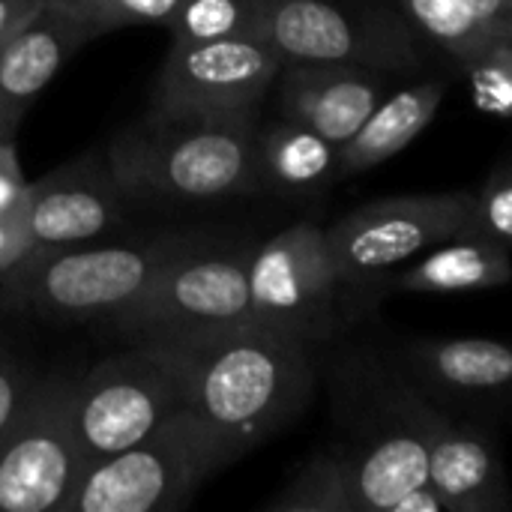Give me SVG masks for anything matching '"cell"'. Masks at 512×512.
<instances>
[{
	"label": "cell",
	"mask_w": 512,
	"mask_h": 512,
	"mask_svg": "<svg viewBox=\"0 0 512 512\" xmlns=\"http://www.w3.org/2000/svg\"><path fill=\"white\" fill-rule=\"evenodd\" d=\"M165 345L180 360L183 405L228 465L291 426L315 393V345L270 327L240 324Z\"/></svg>",
	"instance_id": "cell-1"
},
{
	"label": "cell",
	"mask_w": 512,
	"mask_h": 512,
	"mask_svg": "<svg viewBox=\"0 0 512 512\" xmlns=\"http://www.w3.org/2000/svg\"><path fill=\"white\" fill-rule=\"evenodd\" d=\"M255 126L144 114L105 144V159L129 201L213 204L258 195Z\"/></svg>",
	"instance_id": "cell-2"
},
{
	"label": "cell",
	"mask_w": 512,
	"mask_h": 512,
	"mask_svg": "<svg viewBox=\"0 0 512 512\" xmlns=\"http://www.w3.org/2000/svg\"><path fill=\"white\" fill-rule=\"evenodd\" d=\"M159 237L141 246H57L24 252L0 273V306L45 324L117 321L186 246Z\"/></svg>",
	"instance_id": "cell-3"
},
{
	"label": "cell",
	"mask_w": 512,
	"mask_h": 512,
	"mask_svg": "<svg viewBox=\"0 0 512 512\" xmlns=\"http://www.w3.org/2000/svg\"><path fill=\"white\" fill-rule=\"evenodd\" d=\"M261 39L282 63H351L384 75L426 66V39L387 0H264Z\"/></svg>",
	"instance_id": "cell-4"
},
{
	"label": "cell",
	"mask_w": 512,
	"mask_h": 512,
	"mask_svg": "<svg viewBox=\"0 0 512 512\" xmlns=\"http://www.w3.org/2000/svg\"><path fill=\"white\" fill-rule=\"evenodd\" d=\"M228 462L183 405L150 435L90 465L63 512H177Z\"/></svg>",
	"instance_id": "cell-5"
},
{
	"label": "cell",
	"mask_w": 512,
	"mask_h": 512,
	"mask_svg": "<svg viewBox=\"0 0 512 512\" xmlns=\"http://www.w3.org/2000/svg\"><path fill=\"white\" fill-rule=\"evenodd\" d=\"M183 408L180 360L165 342L135 339L72 387V426L84 471L150 435Z\"/></svg>",
	"instance_id": "cell-6"
},
{
	"label": "cell",
	"mask_w": 512,
	"mask_h": 512,
	"mask_svg": "<svg viewBox=\"0 0 512 512\" xmlns=\"http://www.w3.org/2000/svg\"><path fill=\"white\" fill-rule=\"evenodd\" d=\"M246 252L237 246H201L189 240L114 321L132 339L180 342L249 321Z\"/></svg>",
	"instance_id": "cell-7"
},
{
	"label": "cell",
	"mask_w": 512,
	"mask_h": 512,
	"mask_svg": "<svg viewBox=\"0 0 512 512\" xmlns=\"http://www.w3.org/2000/svg\"><path fill=\"white\" fill-rule=\"evenodd\" d=\"M279 66V54L261 36L168 45L147 117L258 120Z\"/></svg>",
	"instance_id": "cell-8"
},
{
	"label": "cell",
	"mask_w": 512,
	"mask_h": 512,
	"mask_svg": "<svg viewBox=\"0 0 512 512\" xmlns=\"http://www.w3.org/2000/svg\"><path fill=\"white\" fill-rule=\"evenodd\" d=\"M69 375H36L0 438V512H63L84 462L72 426Z\"/></svg>",
	"instance_id": "cell-9"
},
{
	"label": "cell",
	"mask_w": 512,
	"mask_h": 512,
	"mask_svg": "<svg viewBox=\"0 0 512 512\" xmlns=\"http://www.w3.org/2000/svg\"><path fill=\"white\" fill-rule=\"evenodd\" d=\"M339 288L324 228L315 222H294L246 252L249 321L258 327L321 345L336 330Z\"/></svg>",
	"instance_id": "cell-10"
},
{
	"label": "cell",
	"mask_w": 512,
	"mask_h": 512,
	"mask_svg": "<svg viewBox=\"0 0 512 512\" xmlns=\"http://www.w3.org/2000/svg\"><path fill=\"white\" fill-rule=\"evenodd\" d=\"M471 192L375 198L324 228V243L342 285H363L420 252L453 240Z\"/></svg>",
	"instance_id": "cell-11"
},
{
	"label": "cell",
	"mask_w": 512,
	"mask_h": 512,
	"mask_svg": "<svg viewBox=\"0 0 512 512\" xmlns=\"http://www.w3.org/2000/svg\"><path fill=\"white\" fill-rule=\"evenodd\" d=\"M126 201L129 198L111 174L105 150L81 153L27 183L24 252L90 243L117 225Z\"/></svg>",
	"instance_id": "cell-12"
},
{
	"label": "cell",
	"mask_w": 512,
	"mask_h": 512,
	"mask_svg": "<svg viewBox=\"0 0 512 512\" xmlns=\"http://www.w3.org/2000/svg\"><path fill=\"white\" fill-rule=\"evenodd\" d=\"M387 420L345 453L357 512H444L426 474V441L405 390L387 396Z\"/></svg>",
	"instance_id": "cell-13"
},
{
	"label": "cell",
	"mask_w": 512,
	"mask_h": 512,
	"mask_svg": "<svg viewBox=\"0 0 512 512\" xmlns=\"http://www.w3.org/2000/svg\"><path fill=\"white\" fill-rule=\"evenodd\" d=\"M408 411L426 441V474L444 512H507L510 492L495 444L474 426L456 423L414 390Z\"/></svg>",
	"instance_id": "cell-14"
},
{
	"label": "cell",
	"mask_w": 512,
	"mask_h": 512,
	"mask_svg": "<svg viewBox=\"0 0 512 512\" xmlns=\"http://www.w3.org/2000/svg\"><path fill=\"white\" fill-rule=\"evenodd\" d=\"M390 75L351 63H282L273 81L279 117L345 144L384 99Z\"/></svg>",
	"instance_id": "cell-15"
},
{
	"label": "cell",
	"mask_w": 512,
	"mask_h": 512,
	"mask_svg": "<svg viewBox=\"0 0 512 512\" xmlns=\"http://www.w3.org/2000/svg\"><path fill=\"white\" fill-rule=\"evenodd\" d=\"M93 42L90 30L75 18L51 6L42 9L15 30L0 48V141L15 144L18 129L42 90L57 78V72Z\"/></svg>",
	"instance_id": "cell-16"
},
{
	"label": "cell",
	"mask_w": 512,
	"mask_h": 512,
	"mask_svg": "<svg viewBox=\"0 0 512 512\" xmlns=\"http://www.w3.org/2000/svg\"><path fill=\"white\" fill-rule=\"evenodd\" d=\"M444 96L447 81L423 78L381 99L360 129L339 147V180L357 177L399 156L429 129L444 105Z\"/></svg>",
	"instance_id": "cell-17"
},
{
	"label": "cell",
	"mask_w": 512,
	"mask_h": 512,
	"mask_svg": "<svg viewBox=\"0 0 512 512\" xmlns=\"http://www.w3.org/2000/svg\"><path fill=\"white\" fill-rule=\"evenodd\" d=\"M255 165L261 192L318 195L339 180V144L297 120L276 117L255 126Z\"/></svg>",
	"instance_id": "cell-18"
},
{
	"label": "cell",
	"mask_w": 512,
	"mask_h": 512,
	"mask_svg": "<svg viewBox=\"0 0 512 512\" xmlns=\"http://www.w3.org/2000/svg\"><path fill=\"white\" fill-rule=\"evenodd\" d=\"M432 249L435 252L405 267L390 288L399 294H471L510 282V249L465 237L444 240Z\"/></svg>",
	"instance_id": "cell-19"
},
{
	"label": "cell",
	"mask_w": 512,
	"mask_h": 512,
	"mask_svg": "<svg viewBox=\"0 0 512 512\" xmlns=\"http://www.w3.org/2000/svg\"><path fill=\"white\" fill-rule=\"evenodd\" d=\"M408 354L417 375L453 393H501L512 378V351L498 339H423Z\"/></svg>",
	"instance_id": "cell-20"
},
{
	"label": "cell",
	"mask_w": 512,
	"mask_h": 512,
	"mask_svg": "<svg viewBox=\"0 0 512 512\" xmlns=\"http://www.w3.org/2000/svg\"><path fill=\"white\" fill-rule=\"evenodd\" d=\"M396 6L423 39L444 48L462 66L477 57L492 39L510 36L480 21L462 0H396Z\"/></svg>",
	"instance_id": "cell-21"
},
{
	"label": "cell",
	"mask_w": 512,
	"mask_h": 512,
	"mask_svg": "<svg viewBox=\"0 0 512 512\" xmlns=\"http://www.w3.org/2000/svg\"><path fill=\"white\" fill-rule=\"evenodd\" d=\"M267 512H357L345 453L327 450L303 462L282 492L264 504Z\"/></svg>",
	"instance_id": "cell-22"
},
{
	"label": "cell",
	"mask_w": 512,
	"mask_h": 512,
	"mask_svg": "<svg viewBox=\"0 0 512 512\" xmlns=\"http://www.w3.org/2000/svg\"><path fill=\"white\" fill-rule=\"evenodd\" d=\"M264 0H180L162 24L168 45H198L216 39L261 36Z\"/></svg>",
	"instance_id": "cell-23"
},
{
	"label": "cell",
	"mask_w": 512,
	"mask_h": 512,
	"mask_svg": "<svg viewBox=\"0 0 512 512\" xmlns=\"http://www.w3.org/2000/svg\"><path fill=\"white\" fill-rule=\"evenodd\" d=\"M465 240H483L501 249L512 246V174L510 165L501 162L492 168L477 192H471L465 219L456 231Z\"/></svg>",
	"instance_id": "cell-24"
},
{
	"label": "cell",
	"mask_w": 512,
	"mask_h": 512,
	"mask_svg": "<svg viewBox=\"0 0 512 512\" xmlns=\"http://www.w3.org/2000/svg\"><path fill=\"white\" fill-rule=\"evenodd\" d=\"M81 27L90 30L93 39L105 33H117L123 27L138 24H165L168 15L180 6V0H48Z\"/></svg>",
	"instance_id": "cell-25"
},
{
	"label": "cell",
	"mask_w": 512,
	"mask_h": 512,
	"mask_svg": "<svg viewBox=\"0 0 512 512\" xmlns=\"http://www.w3.org/2000/svg\"><path fill=\"white\" fill-rule=\"evenodd\" d=\"M477 108L492 117H510L512 108V33L492 39L477 57L465 63Z\"/></svg>",
	"instance_id": "cell-26"
},
{
	"label": "cell",
	"mask_w": 512,
	"mask_h": 512,
	"mask_svg": "<svg viewBox=\"0 0 512 512\" xmlns=\"http://www.w3.org/2000/svg\"><path fill=\"white\" fill-rule=\"evenodd\" d=\"M33 381H36V375L15 354L0 351V438L6 435L15 414L21 411Z\"/></svg>",
	"instance_id": "cell-27"
},
{
	"label": "cell",
	"mask_w": 512,
	"mask_h": 512,
	"mask_svg": "<svg viewBox=\"0 0 512 512\" xmlns=\"http://www.w3.org/2000/svg\"><path fill=\"white\" fill-rule=\"evenodd\" d=\"M24 192H27V180H24V171L18 165L15 144L0 141V210L21 207Z\"/></svg>",
	"instance_id": "cell-28"
},
{
	"label": "cell",
	"mask_w": 512,
	"mask_h": 512,
	"mask_svg": "<svg viewBox=\"0 0 512 512\" xmlns=\"http://www.w3.org/2000/svg\"><path fill=\"white\" fill-rule=\"evenodd\" d=\"M27 249L24 240V204L15 210H0V273L15 264Z\"/></svg>",
	"instance_id": "cell-29"
},
{
	"label": "cell",
	"mask_w": 512,
	"mask_h": 512,
	"mask_svg": "<svg viewBox=\"0 0 512 512\" xmlns=\"http://www.w3.org/2000/svg\"><path fill=\"white\" fill-rule=\"evenodd\" d=\"M42 3L45 0H0V48L15 30H21L42 9Z\"/></svg>",
	"instance_id": "cell-30"
},
{
	"label": "cell",
	"mask_w": 512,
	"mask_h": 512,
	"mask_svg": "<svg viewBox=\"0 0 512 512\" xmlns=\"http://www.w3.org/2000/svg\"><path fill=\"white\" fill-rule=\"evenodd\" d=\"M480 21L498 33H512V0H462Z\"/></svg>",
	"instance_id": "cell-31"
}]
</instances>
